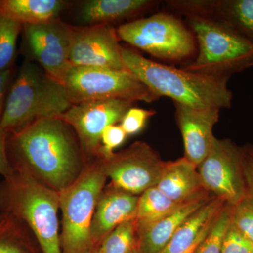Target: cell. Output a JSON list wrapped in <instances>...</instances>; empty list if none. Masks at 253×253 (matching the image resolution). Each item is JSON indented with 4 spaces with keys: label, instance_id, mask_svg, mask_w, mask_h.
<instances>
[{
    "label": "cell",
    "instance_id": "obj_36",
    "mask_svg": "<svg viewBox=\"0 0 253 253\" xmlns=\"http://www.w3.org/2000/svg\"><path fill=\"white\" fill-rule=\"evenodd\" d=\"M129 253H141L140 250H139V246H138V244H136L135 246H134V249L131 250V252Z\"/></svg>",
    "mask_w": 253,
    "mask_h": 253
},
{
    "label": "cell",
    "instance_id": "obj_19",
    "mask_svg": "<svg viewBox=\"0 0 253 253\" xmlns=\"http://www.w3.org/2000/svg\"><path fill=\"white\" fill-rule=\"evenodd\" d=\"M160 1L152 0H90L80 10L82 22L89 25L109 24L147 12Z\"/></svg>",
    "mask_w": 253,
    "mask_h": 253
},
{
    "label": "cell",
    "instance_id": "obj_34",
    "mask_svg": "<svg viewBox=\"0 0 253 253\" xmlns=\"http://www.w3.org/2000/svg\"><path fill=\"white\" fill-rule=\"evenodd\" d=\"M207 234H206V235H207ZM205 237H206V236H204V237L203 238V239H201V240H200V241H198L197 243H196V244H195L194 246H192V247L190 248V249L189 250H187V251H186V252L183 253H194L195 251H196V248L198 247V246H199L200 243H201V241H202L203 240H204Z\"/></svg>",
    "mask_w": 253,
    "mask_h": 253
},
{
    "label": "cell",
    "instance_id": "obj_22",
    "mask_svg": "<svg viewBox=\"0 0 253 253\" xmlns=\"http://www.w3.org/2000/svg\"><path fill=\"white\" fill-rule=\"evenodd\" d=\"M34 237L24 222L4 214L0 221V253H33L31 239Z\"/></svg>",
    "mask_w": 253,
    "mask_h": 253
},
{
    "label": "cell",
    "instance_id": "obj_15",
    "mask_svg": "<svg viewBox=\"0 0 253 253\" xmlns=\"http://www.w3.org/2000/svg\"><path fill=\"white\" fill-rule=\"evenodd\" d=\"M174 104L176 123L184 142V158L198 168L207 156L215 138L213 128L219 121L220 110Z\"/></svg>",
    "mask_w": 253,
    "mask_h": 253
},
{
    "label": "cell",
    "instance_id": "obj_1",
    "mask_svg": "<svg viewBox=\"0 0 253 253\" xmlns=\"http://www.w3.org/2000/svg\"><path fill=\"white\" fill-rule=\"evenodd\" d=\"M6 152L11 167L26 169L59 192L73 184L88 163L72 128L61 118H40L8 133Z\"/></svg>",
    "mask_w": 253,
    "mask_h": 253
},
{
    "label": "cell",
    "instance_id": "obj_27",
    "mask_svg": "<svg viewBox=\"0 0 253 253\" xmlns=\"http://www.w3.org/2000/svg\"><path fill=\"white\" fill-rule=\"evenodd\" d=\"M231 224L253 244V196L246 194L232 206Z\"/></svg>",
    "mask_w": 253,
    "mask_h": 253
},
{
    "label": "cell",
    "instance_id": "obj_28",
    "mask_svg": "<svg viewBox=\"0 0 253 253\" xmlns=\"http://www.w3.org/2000/svg\"><path fill=\"white\" fill-rule=\"evenodd\" d=\"M156 113L154 110L144 109L133 106L125 113L120 122V126L126 135H135L142 131L149 118L153 117Z\"/></svg>",
    "mask_w": 253,
    "mask_h": 253
},
{
    "label": "cell",
    "instance_id": "obj_5",
    "mask_svg": "<svg viewBox=\"0 0 253 253\" xmlns=\"http://www.w3.org/2000/svg\"><path fill=\"white\" fill-rule=\"evenodd\" d=\"M107 176L99 159L86 164L81 175L59 191V210L62 213L60 235L62 253H86L92 246L90 228L100 194Z\"/></svg>",
    "mask_w": 253,
    "mask_h": 253
},
{
    "label": "cell",
    "instance_id": "obj_17",
    "mask_svg": "<svg viewBox=\"0 0 253 253\" xmlns=\"http://www.w3.org/2000/svg\"><path fill=\"white\" fill-rule=\"evenodd\" d=\"M211 199L206 196L188 201L156 221L136 225L137 244L141 253H161L179 228Z\"/></svg>",
    "mask_w": 253,
    "mask_h": 253
},
{
    "label": "cell",
    "instance_id": "obj_24",
    "mask_svg": "<svg viewBox=\"0 0 253 253\" xmlns=\"http://www.w3.org/2000/svg\"><path fill=\"white\" fill-rule=\"evenodd\" d=\"M137 244L136 221L129 219L120 224L105 237L99 253H129Z\"/></svg>",
    "mask_w": 253,
    "mask_h": 253
},
{
    "label": "cell",
    "instance_id": "obj_12",
    "mask_svg": "<svg viewBox=\"0 0 253 253\" xmlns=\"http://www.w3.org/2000/svg\"><path fill=\"white\" fill-rule=\"evenodd\" d=\"M73 27L59 18L23 26L32 56L48 76L61 84L72 68L69 54Z\"/></svg>",
    "mask_w": 253,
    "mask_h": 253
},
{
    "label": "cell",
    "instance_id": "obj_9",
    "mask_svg": "<svg viewBox=\"0 0 253 253\" xmlns=\"http://www.w3.org/2000/svg\"><path fill=\"white\" fill-rule=\"evenodd\" d=\"M99 159L110 184L135 196L156 186L166 163L144 141H136L109 158Z\"/></svg>",
    "mask_w": 253,
    "mask_h": 253
},
{
    "label": "cell",
    "instance_id": "obj_10",
    "mask_svg": "<svg viewBox=\"0 0 253 253\" xmlns=\"http://www.w3.org/2000/svg\"><path fill=\"white\" fill-rule=\"evenodd\" d=\"M197 168L205 189L226 204L235 206L247 194L241 147L230 139L214 138Z\"/></svg>",
    "mask_w": 253,
    "mask_h": 253
},
{
    "label": "cell",
    "instance_id": "obj_20",
    "mask_svg": "<svg viewBox=\"0 0 253 253\" xmlns=\"http://www.w3.org/2000/svg\"><path fill=\"white\" fill-rule=\"evenodd\" d=\"M226 203L212 197L176 231L160 253H183L206 236Z\"/></svg>",
    "mask_w": 253,
    "mask_h": 253
},
{
    "label": "cell",
    "instance_id": "obj_35",
    "mask_svg": "<svg viewBox=\"0 0 253 253\" xmlns=\"http://www.w3.org/2000/svg\"><path fill=\"white\" fill-rule=\"evenodd\" d=\"M86 253H99V246H92Z\"/></svg>",
    "mask_w": 253,
    "mask_h": 253
},
{
    "label": "cell",
    "instance_id": "obj_37",
    "mask_svg": "<svg viewBox=\"0 0 253 253\" xmlns=\"http://www.w3.org/2000/svg\"><path fill=\"white\" fill-rule=\"evenodd\" d=\"M3 216H4V214H2V213L0 212V221H1V219H2Z\"/></svg>",
    "mask_w": 253,
    "mask_h": 253
},
{
    "label": "cell",
    "instance_id": "obj_25",
    "mask_svg": "<svg viewBox=\"0 0 253 253\" xmlns=\"http://www.w3.org/2000/svg\"><path fill=\"white\" fill-rule=\"evenodd\" d=\"M23 26L0 17V72L12 68L16 56V46Z\"/></svg>",
    "mask_w": 253,
    "mask_h": 253
},
{
    "label": "cell",
    "instance_id": "obj_13",
    "mask_svg": "<svg viewBox=\"0 0 253 253\" xmlns=\"http://www.w3.org/2000/svg\"><path fill=\"white\" fill-rule=\"evenodd\" d=\"M117 29L112 25L73 26L69 61L72 66L126 71Z\"/></svg>",
    "mask_w": 253,
    "mask_h": 253
},
{
    "label": "cell",
    "instance_id": "obj_2",
    "mask_svg": "<svg viewBox=\"0 0 253 253\" xmlns=\"http://www.w3.org/2000/svg\"><path fill=\"white\" fill-rule=\"evenodd\" d=\"M126 71L132 73L160 99L166 96L195 109L221 110L231 107L233 94L229 77L191 72L146 59L133 50L122 48Z\"/></svg>",
    "mask_w": 253,
    "mask_h": 253
},
{
    "label": "cell",
    "instance_id": "obj_29",
    "mask_svg": "<svg viewBox=\"0 0 253 253\" xmlns=\"http://www.w3.org/2000/svg\"><path fill=\"white\" fill-rule=\"evenodd\" d=\"M221 253H253V244L230 223L223 239Z\"/></svg>",
    "mask_w": 253,
    "mask_h": 253
},
{
    "label": "cell",
    "instance_id": "obj_16",
    "mask_svg": "<svg viewBox=\"0 0 253 253\" xmlns=\"http://www.w3.org/2000/svg\"><path fill=\"white\" fill-rule=\"evenodd\" d=\"M139 196L105 186L100 194L90 228L92 246H99L108 234L120 224L134 219Z\"/></svg>",
    "mask_w": 253,
    "mask_h": 253
},
{
    "label": "cell",
    "instance_id": "obj_7",
    "mask_svg": "<svg viewBox=\"0 0 253 253\" xmlns=\"http://www.w3.org/2000/svg\"><path fill=\"white\" fill-rule=\"evenodd\" d=\"M117 33L120 41L163 61L185 62L197 53L194 33L169 13L129 21L120 26Z\"/></svg>",
    "mask_w": 253,
    "mask_h": 253
},
{
    "label": "cell",
    "instance_id": "obj_4",
    "mask_svg": "<svg viewBox=\"0 0 253 253\" xmlns=\"http://www.w3.org/2000/svg\"><path fill=\"white\" fill-rule=\"evenodd\" d=\"M71 106L63 84L27 60L10 86L0 128L14 132L40 118L59 117Z\"/></svg>",
    "mask_w": 253,
    "mask_h": 253
},
{
    "label": "cell",
    "instance_id": "obj_8",
    "mask_svg": "<svg viewBox=\"0 0 253 253\" xmlns=\"http://www.w3.org/2000/svg\"><path fill=\"white\" fill-rule=\"evenodd\" d=\"M63 84L72 105L99 100L151 103L159 99L128 71L72 66Z\"/></svg>",
    "mask_w": 253,
    "mask_h": 253
},
{
    "label": "cell",
    "instance_id": "obj_31",
    "mask_svg": "<svg viewBox=\"0 0 253 253\" xmlns=\"http://www.w3.org/2000/svg\"><path fill=\"white\" fill-rule=\"evenodd\" d=\"M241 156L246 191L253 196V144L241 147Z\"/></svg>",
    "mask_w": 253,
    "mask_h": 253
},
{
    "label": "cell",
    "instance_id": "obj_32",
    "mask_svg": "<svg viewBox=\"0 0 253 253\" xmlns=\"http://www.w3.org/2000/svg\"><path fill=\"white\" fill-rule=\"evenodd\" d=\"M8 133L0 128V174L4 177L13 171L6 152V139Z\"/></svg>",
    "mask_w": 253,
    "mask_h": 253
},
{
    "label": "cell",
    "instance_id": "obj_3",
    "mask_svg": "<svg viewBox=\"0 0 253 253\" xmlns=\"http://www.w3.org/2000/svg\"><path fill=\"white\" fill-rule=\"evenodd\" d=\"M59 192L50 189L22 168L0 183V212L24 222L42 253H62L58 212Z\"/></svg>",
    "mask_w": 253,
    "mask_h": 253
},
{
    "label": "cell",
    "instance_id": "obj_23",
    "mask_svg": "<svg viewBox=\"0 0 253 253\" xmlns=\"http://www.w3.org/2000/svg\"><path fill=\"white\" fill-rule=\"evenodd\" d=\"M181 204L168 198L157 186H153L139 196L134 217L136 225H145L156 221Z\"/></svg>",
    "mask_w": 253,
    "mask_h": 253
},
{
    "label": "cell",
    "instance_id": "obj_14",
    "mask_svg": "<svg viewBox=\"0 0 253 253\" xmlns=\"http://www.w3.org/2000/svg\"><path fill=\"white\" fill-rule=\"evenodd\" d=\"M166 4L173 12L205 18L253 43V0H168Z\"/></svg>",
    "mask_w": 253,
    "mask_h": 253
},
{
    "label": "cell",
    "instance_id": "obj_26",
    "mask_svg": "<svg viewBox=\"0 0 253 253\" xmlns=\"http://www.w3.org/2000/svg\"><path fill=\"white\" fill-rule=\"evenodd\" d=\"M231 210L232 206L227 204L224 206L194 253H221L223 239L231 223Z\"/></svg>",
    "mask_w": 253,
    "mask_h": 253
},
{
    "label": "cell",
    "instance_id": "obj_18",
    "mask_svg": "<svg viewBox=\"0 0 253 253\" xmlns=\"http://www.w3.org/2000/svg\"><path fill=\"white\" fill-rule=\"evenodd\" d=\"M156 186L177 204L208 196L197 167L184 157L166 163Z\"/></svg>",
    "mask_w": 253,
    "mask_h": 253
},
{
    "label": "cell",
    "instance_id": "obj_11",
    "mask_svg": "<svg viewBox=\"0 0 253 253\" xmlns=\"http://www.w3.org/2000/svg\"><path fill=\"white\" fill-rule=\"evenodd\" d=\"M135 103L122 99L85 101L72 105L58 118L72 128L86 161L91 162L101 157L103 131L108 126L121 122Z\"/></svg>",
    "mask_w": 253,
    "mask_h": 253
},
{
    "label": "cell",
    "instance_id": "obj_33",
    "mask_svg": "<svg viewBox=\"0 0 253 253\" xmlns=\"http://www.w3.org/2000/svg\"><path fill=\"white\" fill-rule=\"evenodd\" d=\"M13 80H14V71L12 68L0 72V119L2 116L6 96Z\"/></svg>",
    "mask_w": 253,
    "mask_h": 253
},
{
    "label": "cell",
    "instance_id": "obj_30",
    "mask_svg": "<svg viewBox=\"0 0 253 253\" xmlns=\"http://www.w3.org/2000/svg\"><path fill=\"white\" fill-rule=\"evenodd\" d=\"M127 135L120 125L115 124L108 126L101 135V157L109 158L114 154V150L118 149L126 140Z\"/></svg>",
    "mask_w": 253,
    "mask_h": 253
},
{
    "label": "cell",
    "instance_id": "obj_21",
    "mask_svg": "<svg viewBox=\"0 0 253 253\" xmlns=\"http://www.w3.org/2000/svg\"><path fill=\"white\" fill-rule=\"evenodd\" d=\"M66 6L61 0H0V17L22 26L38 24L59 18Z\"/></svg>",
    "mask_w": 253,
    "mask_h": 253
},
{
    "label": "cell",
    "instance_id": "obj_6",
    "mask_svg": "<svg viewBox=\"0 0 253 253\" xmlns=\"http://www.w3.org/2000/svg\"><path fill=\"white\" fill-rule=\"evenodd\" d=\"M186 19L194 33L197 53L183 69L231 78L253 67V43L205 18L188 16Z\"/></svg>",
    "mask_w": 253,
    "mask_h": 253
}]
</instances>
